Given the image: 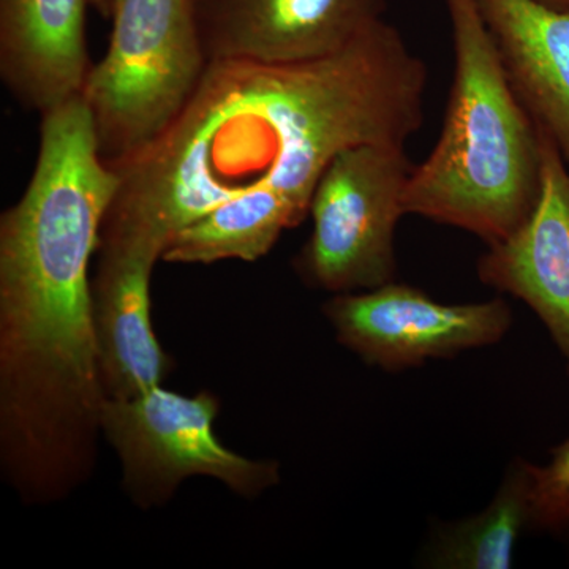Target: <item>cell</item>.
Listing matches in <instances>:
<instances>
[{"label": "cell", "mask_w": 569, "mask_h": 569, "mask_svg": "<svg viewBox=\"0 0 569 569\" xmlns=\"http://www.w3.org/2000/svg\"><path fill=\"white\" fill-rule=\"evenodd\" d=\"M427 67L381 20L342 50L298 62H209L178 118L110 163L103 224L159 239L176 264L257 261L305 222L343 149L406 146L425 121Z\"/></svg>", "instance_id": "obj_1"}, {"label": "cell", "mask_w": 569, "mask_h": 569, "mask_svg": "<svg viewBox=\"0 0 569 569\" xmlns=\"http://www.w3.org/2000/svg\"><path fill=\"white\" fill-rule=\"evenodd\" d=\"M40 118L31 181L0 217V449L31 503L69 496L96 463L91 261L119 187L81 96Z\"/></svg>", "instance_id": "obj_2"}, {"label": "cell", "mask_w": 569, "mask_h": 569, "mask_svg": "<svg viewBox=\"0 0 569 569\" xmlns=\"http://www.w3.org/2000/svg\"><path fill=\"white\" fill-rule=\"evenodd\" d=\"M445 7L455 78L443 130L411 170L403 209L492 246L515 233L537 204L538 126L509 81L477 0H445Z\"/></svg>", "instance_id": "obj_3"}, {"label": "cell", "mask_w": 569, "mask_h": 569, "mask_svg": "<svg viewBox=\"0 0 569 569\" xmlns=\"http://www.w3.org/2000/svg\"><path fill=\"white\" fill-rule=\"evenodd\" d=\"M111 21L108 50L81 93L108 163L159 137L209 66L193 0H118Z\"/></svg>", "instance_id": "obj_4"}, {"label": "cell", "mask_w": 569, "mask_h": 569, "mask_svg": "<svg viewBox=\"0 0 569 569\" xmlns=\"http://www.w3.org/2000/svg\"><path fill=\"white\" fill-rule=\"evenodd\" d=\"M411 170L406 146L358 144L337 153L317 183L312 233L293 261L307 287L342 295L396 282L395 236L407 216Z\"/></svg>", "instance_id": "obj_5"}, {"label": "cell", "mask_w": 569, "mask_h": 569, "mask_svg": "<svg viewBox=\"0 0 569 569\" xmlns=\"http://www.w3.org/2000/svg\"><path fill=\"white\" fill-rule=\"evenodd\" d=\"M219 397L201 391L183 396L159 387L130 399H107L102 433L118 452L122 486L141 508L160 507L186 479L208 477L247 498L280 481L274 460L244 458L213 432Z\"/></svg>", "instance_id": "obj_6"}, {"label": "cell", "mask_w": 569, "mask_h": 569, "mask_svg": "<svg viewBox=\"0 0 569 569\" xmlns=\"http://www.w3.org/2000/svg\"><path fill=\"white\" fill-rule=\"evenodd\" d=\"M323 313L340 346L389 373L496 346L515 320L503 298L443 305L426 291L399 282L332 295Z\"/></svg>", "instance_id": "obj_7"}, {"label": "cell", "mask_w": 569, "mask_h": 569, "mask_svg": "<svg viewBox=\"0 0 569 569\" xmlns=\"http://www.w3.org/2000/svg\"><path fill=\"white\" fill-rule=\"evenodd\" d=\"M163 252L162 242L141 231H100L92 320L107 399L141 395L162 385L173 370L151 318V277Z\"/></svg>", "instance_id": "obj_8"}, {"label": "cell", "mask_w": 569, "mask_h": 569, "mask_svg": "<svg viewBox=\"0 0 569 569\" xmlns=\"http://www.w3.org/2000/svg\"><path fill=\"white\" fill-rule=\"evenodd\" d=\"M388 0H193L209 62H298L342 50L385 20Z\"/></svg>", "instance_id": "obj_9"}, {"label": "cell", "mask_w": 569, "mask_h": 569, "mask_svg": "<svg viewBox=\"0 0 569 569\" xmlns=\"http://www.w3.org/2000/svg\"><path fill=\"white\" fill-rule=\"evenodd\" d=\"M538 126L541 186L533 211L515 233L477 261L486 287L530 307L548 329L569 377V164Z\"/></svg>", "instance_id": "obj_10"}, {"label": "cell", "mask_w": 569, "mask_h": 569, "mask_svg": "<svg viewBox=\"0 0 569 569\" xmlns=\"http://www.w3.org/2000/svg\"><path fill=\"white\" fill-rule=\"evenodd\" d=\"M91 0H0V78L39 114L77 99L93 63L86 20Z\"/></svg>", "instance_id": "obj_11"}, {"label": "cell", "mask_w": 569, "mask_h": 569, "mask_svg": "<svg viewBox=\"0 0 569 569\" xmlns=\"http://www.w3.org/2000/svg\"><path fill=\"white\" fill-rule=\"evenodd\" d=\"M512 88L569 164V11L538 0H477Z\"/></svg>", "instance_id": "obj_12"}, {"label": "cell", "mask_w": 569, "mask_h": 569, "mask_svg": "<svg viewBox=\"0 0 569 569\" xmlns=\"http://www.w3.org/2000/svg\"><path fill=\"white\" fill-rule=\"evenodd\" d=\"M533 466L523 458L512 459L488 507L467 518L437 522L421 550L422 567L511 568L516 546L530 530Z\"/></svg>", "instance_id": "obj_13"}, {"label": "cell", "mask_w": 569, "mask_h": 569, "mask_svg": "<svg viewBox=\"0 0 569 569\" xmlns=\"http://www.w3.org/2000/svg\"><path fill=\"white\" fill-rule=\"evenodd\" d=\"M530 529L569 535V437L550 449L548 463L533 466Z\"/></svg>", "instance_id": "obj_14"}, {"label": "cell", "mask_w": 569, "mask_h": 569, "mask_svg": "<svg viewBox=\"0 0 569 569\" xmlns=\"http://www.w3.org/2000/svg\"><path fill=\"white\" fill-rule=\"evenodd\" d=\"M118 0H91V6L104 20H111Z\"/></svg>", "instance_id": "obj_15"}, {"label": "cell", "mask_w": 569, "mask_h": 569, "mask_svg": "<svg viewBox=\"0 0 569 569\" xmlns=\"http://www.w3.org/2000/svg\"><path fill=\"white\" fill-rule=\"evenodd\" d=\"M542 6L557 11H569V0H538Z\"/></svg>", "instance_id": "obj_16"}]
</instances>
